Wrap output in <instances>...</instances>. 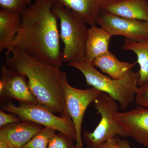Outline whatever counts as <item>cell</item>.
Listing matches in <instances>:
<instances>
[{"label":"cell","instance_id":"cell-1","mask_svg":"<svg viewBox=\"0 0 148 148\" xmlns=\"http://www.w3.org/2000/svg\"><path fill=\"white\" fill-rule=\"evenodd\" d=\"M54 0H35L21 15L20 29L12 43L38 61L61 68L63 51L57 16L52 10Z\"/></svg>","mask_w":148,"mask_h":148},{"label":"cell","instance_id":"cell-2","mask_svg":"<svg viewBox=\"0 0 148 148\" xmlns=\"http://www.w3.org/2000/svg\"><path fill=\"white\" fill-rule=\"evenodd\" d=\"M7 66L27 77L29 88L38 101L54 114L68 113L64 88L67 74L60 68L42 63L18 48L6 51Z\"/></svg>","mask_w":148,"mask_h":148},{"label":"cell","instance_id":"cell-3","mask_svg":"<svg viewBox=\"0 0 148 148\" xmlns=\"http://www.w3.org/2000/svg\"><path fill=\"white\" fill-rule=\"evenodd\" d=\"M68 66L79 70L88 86L108 95L118 102L121 108L125 110L135 101L138 91L139 73L131 70L125 77L115 79L103 75L86 59L71 63Z\"/></svg>","mask_w":148,"mask_h":148},{"label":"cell","instance_id":"cell-4","mask_svg":"<svg viewBox=\"0 0 148 148\" xmlns=\"http://www.w3.org/2000/svg\"><path fill=\"white\" fill-rule=\"evenodd\" d=\"M52 10L60 21V38L64 45V62L69 64L85 60L88 35L86 24L57 0H54Z\"/></svg>","mask_w":148,"mask_h":148},{"label":"cell","instance_id":"cell-5","mask_svg":"<svg viewBox=\"0 0 148 148\" xmlns=\"http://www.w3.org/2000/svg\"><path fill=\"white\" fill-rule=\"evenodd\" d=\"M93 103L95 109L101 114V119L92 132L85 131L83 133L86 148H98L105 141L117 136L127 138L125 131L114 117L119 109L116 101L106 93L101 92Z\"/></svg>","mask_w":148,"mask_h":148},{"label":"cell","instance_id":"cell-6","mask_svg":"<svg viewBox=\"0 0 148 148\" xmlns=\"http://www.w3.org/2000/svg\"><path fill=\"white\" fill-rule=\"evenodd\" d=\"M2 109L15 114L22 121L32 122L44 127L52 128L69 136L76 142L75 128L69 114L58 116L40 104L20 103L19 106H16L11 102L6 103Z\"/></svg>","mask_w":148,"mask_h":148},{"label":"cell","instance_id":"cell-7","mask_svg":"<svg viewBox=\"0 0 148 148\" xmlns=\"http://www.w3.org/2000/svg\"><path fill=\"white\" fill-rule=\"evenodd\" d=\"M64 88L66 109L76 132V148H83L82 126L85 112L101 92L93 87L80 89L73 87L68 82L67 75L64 78Z\"/></svg>","mask_w":148,"mask_h":148},{"label":"cell","instance_id":"cell-8","mask_svg":"<svg viewBox=\"0 0 148 148\" xmlns=\"http://www.w3.org/2000/svg\"><path fill=\"white\" fill-rule=\"evenodd\" d=\"M112 36L135 41L148 40V22L124 18L102 11L97 22Z\"/></svg>","mask_w":148,"mask_h":148},{"label":"cell","instance_id":"cell-9","mask_svg":"<svg viewBox=\"0 0 148 148\" xmlns=\"http://www.w3.org/2000/svg\"><path fill=\"white\" fill-rule=\"evenodd\" d=\"M0 94L2 98L13 99L20 103L41 105L30 90L27 77L3 66L1 68Z\"/></svg>","mask_w":148,"mask_h":148},{"label":"cell","instance_id":"cell-10","mask_svg":"<svg viewBox=\"0 0 148 148\" xmlns=\"http://www.w3.org/2000/svg\"><path fill=\"white\" fill-rule=\"evenodd\" d=\"M114 117L127 137L148 148V108L138 106L127 112H117Z\"/></svg>","mask_w":148,"mask_h":148},{"label":"cell","instance_id":"cell-11","mask_svg":"<svg viewBox=\"0 0 148 148\" xmlns=\"http://www.w3.org/2000/svg\"><path fill=\"white\" fill-rule=\"evenodd\" d=\"M44 127L29 121L7 125L1 127L0 141L10 148H24Z\"/></svg>","mask_w":148,"mask_h":148},{"label":"cell","instance_id":"cell-12","mask_svg":"<svg viewBox=\"0 0 148 148\" xmlns=\"http://www.w3.org/2000/svg\"><path fill=\"white\" fill-rule=\"evenodd\" d=\"M102 11L124 18L148 22L147 0H106Z\"/></svg>","mask_w":148,"mask_h":148},{"label":"cell","instance_id":"cell-13","mask_svg":"<svg viewBox=\"0 0 148 148\" xmlns=\"http://www.w3.org/2000/svg\"><path fill=\"white\" fill-rule=\"evenodd\" d=\"M76 14L86 24L95 26L106 0H57Z\"/></svg>","mask_w":148,"mask_h":148},{"label":"cell","instance_id":"cell-14","mask_svg":"<svg viewBox=\"0 0 148 148\" xmlns=\"http://www.w3.org/2000/svg\"><path fill=\"white\" fill-rule=\"evenodd\" d=\"M112 36L102 28L91 26L88 29L86 44L85 59L92 64L95 58L109 51Z\"/></svg>","mask_w":148,"mask_h":148},{"label":"cell","instance_id":"cell-15","mask_svg":"<svg viewBox=\"0 0 148 148\" xmlns=\"http://www.w3.org/2000/svg\"><path fill=\"white\" fill-rule=\"evenodd\" d=\"M21 22L20 14L1 9L0 10V51L12 47L15 36Z\"/></svg>","mask_w":148,"mask_h":148},{"label":"cell","instance_id":"cell-16","mask_svg":"<svg viewBox=\"0 0 148 148\" xmlns=\"http://www.w3.org/2000/svg\"><path fill=\"white\" fill-rule=\"evenodd\" d=\"M136 64L119 61L115 56L109 51L97 57L92 64L112 78L120 79L129 73Z\"/></svg>","mask_w":148,"mask_h":148},{"label":"cell","instance_id":"cell-17","mask_svg":"<svg viewBox=\"0 0 148 148\" xmlns=\"http://www.w3.org/2000/svg\"><path fill=\"white\" fill-rule=\"evenodd\" d=\"M122 49L133 51L137 55L140 66L138 83L140 86L148 81V40L135 41L125 38Z\"/></svg>","mask_w":148,"mask_h":148},{"label":"cell","instance_id":"cell-18","mask_svg":"<svg viewBox=\"0 0 148 148\" xmlns=\"http://www.w3.org/2000/svg\"><path fill=\"white\" fill-rule=\"evenodd\" d=\"M56 133V130L45 127L35 135L24 148H47L49 141Z\"/></svg>","mask_w":148,"mask_h":148},{"label":"cell","instance_id":"cell-19","mask_svg":"<svg viewBox=\"0 0 148 148\" xmlns=\"http://www.w3.org/2000/svg\"><path fill=\"white\" fill-rule=\"evenodd\" d=\"M32 0H0L1 9L22 14L32 5Z\"/></svg>","mask_w":148,"mask_h":148},{"label":"cell","instance_id":"cell-20","mask_svg":"<svg viewBox=\"0 0 148 148\" xmlns=\"http://www.w3.org/2000/svg\"><path fill=\"white\" fill-rule=\"evenodd\" d=\"M74 141L72 138L61 132L56 133L49 141L47 148H76Z\"/></svg>","mask_w":148,"mask_h":148},{"label":"cell","instance_id":"cell-21","mask_svg":"<svg viewBox=\"0 0 148 148\" xmlns=\"http://www.w3.org/2000/svg\"><path fill=\"white\" fill-rule=\"evenodd\" d=\"M135 102L138 106L148 108V81L139 86Z\"/></svg>","mask_w":148,"mask_h":148},{"label":"cell","instance_id":"cell-22","mask_svg":"<svg viewBox=\"0 0 148 148\" xmlns=\"http://www.w3.org/2000/svg\"><path fill=\"white\" fill-rule=\"evenodd\" d=\"M22 120L15 114L6 113L2 110L0 111V127L7 125L16 123L22 121Z\"/></svg>","mask_w":148,"mask_h":148},{"label":"cell","instance_id":"cell-23","mask_svg":"<svg viewBox=\"0 0 148 148\" xmlns=\"http://www.w3.org/2000/svg\"><path fill=\"white\" fill-rule=\"evenodd\" d=\"M98 148H120L115 138H112L105 141Z\"/></svg>","mask_w":148,"mask_h":148},{"label":"cell","instance_id":"cell-24","mask_svg":"<svg viewBox=\"0 0 148 148\" xmlns=\"http://www.w3.org/2000/svg\"><path fill=\"white\" fill-rule=\"evenodd\" d=\"M115 139L120 148H131L129 142L127 140L121 139L118 137L115 138Z\"/></svg>","mask_w":148,"mask_h":148},{"label":"cell","instance_id":"cell-25","mask_svg":"<svg viewBox=\"0 0 148 148\" xmlns=\"http://www.w3.org/2000/svg\"><path fill=\"white\" fill-rule=\"evenodd\" d=\"M0 148H10L6 143L0 141Z\"/></svg>","mask_w":148,"mask_h":148}]
</instances>
